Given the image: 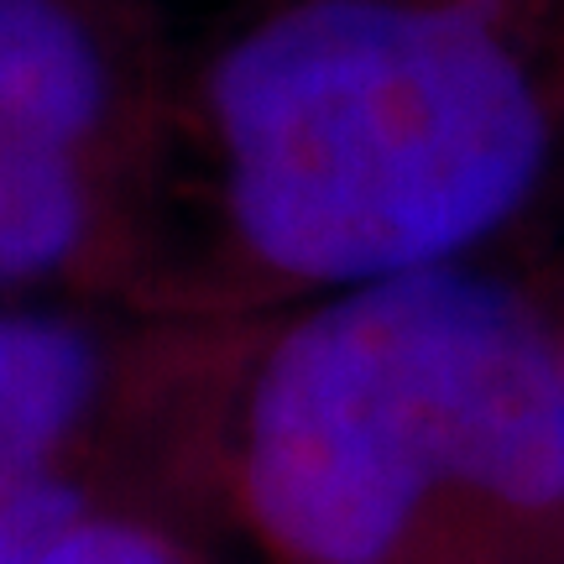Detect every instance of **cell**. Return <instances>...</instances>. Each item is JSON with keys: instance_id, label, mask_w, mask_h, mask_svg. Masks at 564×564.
Instances as JSON below:
<instances>
[{"instance_id": "cell-1", "label": "cell", "mask_w": 564, "mask_h": 564, "mask_svg": "<svg viewBox=\"0 0 564 564\" xmlns=\"http://www.w3.org/2000/svg\"><path fill=\"white\" fill-rule=\"evenodd\" d=\"M199 131L236 251L314 299L455 267L549 158L523 58L449 0H282L204 63Z\"/></svg>"}, {"instance_id": "cell-2", "label": "cell", "mask_w": 564, "mask_h": 564, "mask_svg": "<svg viewBox=\"0 0 564 564\" xmlns=\"http://www.w3.org/2000/svg\"><path fill=\"white\" fill-rule=\"evenodd\" d=\"M241 502L282 564H387L440 486L564 507V361L465 262L319 293L251 366Z\"/></svg>"}, {"instance_id": "cell-3", "label": "cell", "mask_w": 564, "mask_h": 564, "mask_svg": "<svg viewBox=\"0 0 564 564\" xmlns=\"http://www.w3.org/2000/svg\"><path fill=\"white\" fill-rule=\"evenodd\" d=\"M126 68L84 0H0V303L79 282L110 246Z\"/></svg>"}, {"instance_id": "cell-4", "label": "cell", "mask_w": 564, "mask_h": 564, "mask_svg": "<svg viewBox=\"0 0 564 564\" xmlns=\"http://www.w3.org/2000/svg\"><path fill=\"white\" fill-rule=\"evenodd\" d=\"M116 382L100 319L68 303H0V470L79 460Z\"/></svg>"}, {"instance_id": "cell-5", "label": "cell", "mask_w": 564, "mask_h": 564, "mask_svg": "<svg viewBox=\"0 0 564 564\" xmlns=\"http://www.w3.org/2000/svg\"><path fill=\"white\" fill-rule=\"evenodd\" d=\"M89 518H100V502L79 460L0 470V564H42Z\"/></svg>"}, {"instance_id": "cell-6", "label": "cell", "mask_w": 564, "mask_h": 564, "mask_svg": "<svg viewBox=\"0 0 564 564\" xmlns=\"http://www.w3.org/2000/svg\"><path fill=\"white\" fill-rule=\"evenodd\" d=\"M42 564H183V560L162 533L131 523V518H116V512H100L79 533H68Z\"/></svg>"}, {"instance_id": "cell-7", "label": "cell", "mask_w": 564, "mask_h": 564, "mask_svg": "<svg viewBox=\"0 0 564 564\" xmlns=\"http://www.w3.org/2000/svg\"><path fill=\"white\" fill-rule=\"evenodd\" d=\"M560 361H564V350H560Z\"/></svg>"}]
</instances>
